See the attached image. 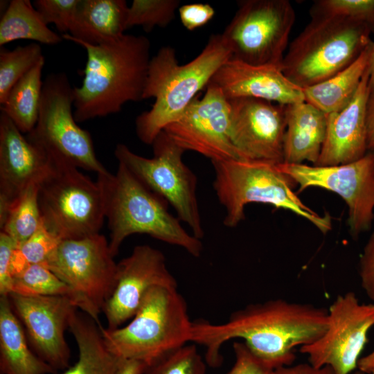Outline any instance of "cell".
<instances>
[{"label": "cell", "mask_w": 374, "mask_h": 374, "mask_svg": "<svg viewBox=\"0 0 374 374\" xmlns=\"http://www.w3.org/2000/svg\"><path fill=\"white\" fill-rule=\"evenodd\" d=\"M328 310L283 299L252 303L233 312L224 323L193 321L190 342L206 348L211 367L221 366L222 345L242 339L251 353L272 369L290 366L297 346L312 344L326 331Z\"/></svg>", "instance_id": "1"}, {"label": "cell", "mask_w": 374, "mask_h": 374, "mask_svg": "<svg viewBox=\"0 0 374 374\" xmlns=\"http://www.w3.org/2000/svg\"><path fill=\"white\" fill-rule=\"evenodd\" d=\"M73 42L87 53L82 84L73 87L76 122L114 114L125 103L143 100L151 59L148 37L124 34L98 45Z\"/></svg>", "instance_id": "2"}, {"label": "cell", "mask_w": 374, "mask_h": 374, "mask_svg": "<svg viewBox=\"0 0 374 374\" xmlns=\"http://www.w3.org/2000/svg\"><path fill=\"white\" fill-rule=\"evenodd\" d=\"M231 57V50L222 33L211 35L200 53L184 64L178 62L174 48H160L150 59L143 93V100L153 98L154 103L135 120L139 140L151 145L167 125L182 115Z\"/></svg>", "instance_id": "3"}, {"label": "cell", "mask_w": 374, "mask_h": 374, "mask_svg": "<svg viewBox=\"0 0 374 374\" xmlns=\"http://www.w3.org/2000/svg\"><path fill=\"white\" fill-rule=\"evenodd\" d=\"M104 202L105 216L110 231L109 249L116 256L123 241L133 234H145L184 249L199 257L200 239L188 233L168 203L147 188L125 166L118 163L115 174L97 175Z\"/></svg>", "instance_id": "4"}, {"label": "cell", "mask_w": 374, "mask_h": 374, "mask_svg": "<svg viewBox=\"0 0 374 374\" xmlns=\"http://www.w3.org/2000/svg\"><path fill=\"white\" fill-rule=\"evenodd\" d=\"M211 163L215 172L213 188L225 209V226H237L245 218L246 206L258 203L290 211L323 234L332 229L331 216L328 213L321 215L306 206L293 190L296 183L278 164L244 159Z\"/></svg>", "instance_id": "5"}, {"label": "cell", "mask_w": 374, "mask_h": 374, "mask_svg": "<svg viewBox=\"0 0 374 374\" xmlns=\"http://www.w3.org/2000/svg\"><path fill=\"white\" fill-rule=\"evenodd\" d=\"M373 27L364 21L312 15L290 44L281 71L302 89L321 82L359 57L373 42Z\"/></svg>", "instance_id": "6"}, {"label": "cell", "mask_w": 374, "mask_h": 374, "mask_svg": "<svg viewBox=\"0 0 374 374\" xmlns=\"http://www.w3.org/2000/svg\"><path fill=\"white\" fill-rule=\"evenodd\" d=\"M193 321L177 288L156 286L145 294L132 320L109 330L100 326L105 341L116 356L148 366L190 342Z\"/></svg>", "instance_id": "7"}, {"label": "cell", "mask_w": 374, "mask_h": 374, "mask_svg": "<svg viewBox=\"0 0 374 374\" xmlns=\"http://www.w3.org/2000/svg\"><path fill=\"white\" fill-rule=\"evenodd\" d=\"M73 87L64 72L43 82L38 119L26 138L53 163L70 165L98 174L108 170L98 159L89 132L75 119Z\"/></svg>", "instance_id": "8"}, {"label": "cell", "mask_w": 374, "mask_h": 374, "mask_svg": "<svg viewBox=\"0 0 374 374\" xmlns=\"http://www.w3.org/2000/svg\"><path fill=\"white\" fill-rule=\"evenodd\" d=\"M51 163L38 188L44 226L60 241L99 233L105 216L98 182L75 167Z\"/></svg>", "instance_id": "9"}, {"label": "cell", "mask_w": 374, "mask_h": 374, "mask_svg": "<svg viewBox=\"0 0 374 374\" xmlns=\"http://www.w3.org/2000/svg\"><path fill=\"white\" fill-rule=\"evenodd\" d=\"M151 145V158L136 154L123 143L116 146L114 153L118 163L171 205L179 220L201 240L204 231L197 196V178L184 162L186 151L163 131Z\"/></svg>", "instance_id": "10"}, {"label": "cell", "mask_w": 374, "mask_h": 374, "mask_svg": "<svg viewBox=\"0 0 374 374\" xmlns=\"http://www.w3.org/2000/svg\"><path fill=\"white\" fill-rule=\"evenodd\" d=\"M222 33L232 59L256 66L281 65L295 21L288 0H242Z\"/></svg>", "instance_id": "11"}, {"label": "cell", "mask_w": 374, "mask_h": 374, "mask_svg": "<svg viewBox=\"0 0 374 374\" xmlns=\"http://www.w3.org/2000/svg\"><path fill=\"white\" fill-rule=\"evenodd\" d=\"M109 241L99 233L61 240L44 263L84 301L88 315L99 314L116 283L117 263Z\"/></svg>", "instance_id": "12"}, {"label": "cell", "mask_w": 374, "mask_h": 374, "mask_svg": "<svg viewBox=\"0 0 374 374\" xmlns=\"http://www.w3.org/2000/svg\"><path fill=\"white\" fill-rule=\"evenodd\" d=\"M299 186L317 187L341 197L348 207L347 224L353 238L368 231L374 221V150L359 159L337 166L278 164Z\"/></svg>", "instance_id": "13"}, {"label": "cell", "mask_w": 374, "mask_h": 374, "mask_svg": "<svg viewBox=\"0 0 374 374\" xmlns=\"http://www.w3.org/2000/svg\"><path fill=\"white\" fill-rule=\"evenodd\" d=\"M328 310L326 331L300 352L316 368L328 366L335 374H350L374 326V303H360L355 292H348L339 295Z\"/></svg>", "instance_id": "14"}, {"label": "cell", "mask_w": 374, "mask_h": 374, "mask_svg": "<svg viewBox=\"0 0 374 374\" xmlns=\"http://www.w3.org/2000/svg\"><path fill=\"white\" fill-rule=\"evenodd\" d=\"M163 131L185 151L197 152L211 162L243 159L231 138L229 100L213 84L209 83L204 95L194 98Z\"/></svg>", "instance_id": "15"}, {"label": "cell", "mask_w": 374, "mask_h": 374, "mask_svg": "<svg viewBox=\"0 0 374 374\" xmlns=\"http://www.w3.org/2000/svg\"><path fill=\"white\" fill-rule=\"evenodd\" d=\"M35 353L57 371L69 367L71 351L65 339L73 312L78 309L66 297L8 296Z\"/></svg>", "instance_id": "16"}, {"label": "cell", "mask_w": 374, "mask_h": 374, "mask_svg": "<svg viewBox=\"0 0 374 374\" xmlns=\"http://www.w3.org/2000/svg\"><path fill=\"white\" fill-rule=\"evenodd\" d=\"M156 286L177 288V282L160 250L148 244L137 245L117 263L115 286L102 310L106 328H118L132 319L145 294Z\"/></svg>", "instance_id": "17"}, {"label": "cell", "mask_w": 374, "mask_h": 374, "mask_svg": "<svg viewBox=\"0 0 374 374\" xmlns=\"http://www.w3.org/2000/svg\"><path fill=\"white\" fill-rule=\"evenodd\" d=\"M229 102L231 138L242 159L283 163L285 105L253 98Z\"/></svg>", "instance_id": "18"}, {"label": "cell", "mask_w": 374, "mask_h": 374, "mask_svg": "<svg viewBox=\"0 0 374 374\" xmlns=\"http://www.w3.org/2000/svg\"><path fill=\"white\" fill-rule=\"evenodd\" d=\"M52 163L3 113L0 114V219L30 186L49 173Z\"/></svg>", "instance_id": "19"}, {"label": "cell", "mask_w": 374, "mask_h": 374, "mask_svg": "<svg viewBox=\"0 0 374 374\" xmlns=\"http://www.w3.org/2000/svg\"><path fill=\"white\" fill-rule=\"evenodd\" d=\"M369 95L368 68L350 101L339 111L328 114L326 137L316 166L345 164L367 153L366 108Z\"/></svg>", "instance_id": "20"}, {"label": "cell", "mask_w": 374, "mask_h": 374, "mask_svg": "<svg viewBox=\"0 0 374 374\" xmlns=\"http://www.w3.org/2000/svg\"><path fill=\"white\" fill-rule=\"evenodd\" d=\"M209 83L217 86L227 100L253 98L284 105L305 100L303 89L291 82L280 68L232 58L217 69Z\"/></svg>", "instance_id": "21"}, {"label": "cell", "mask_w": 374, "mask_h": 374, "mask_svg": "<svg viewBox=\"0 0 374 374\" xmlns=\"http://www.w3.org/2000/svg\"><path fill=\"white\" fill-rule=\"evenodd\" d=\"M284 162L315 165L325 140L328 114L306 101L285 105Z\"/></svg>", "instance_id": "22"}, {"label": "cell", "mask_w": 374, "mask_h": 374, "mask_svg": "<svg viewBox=\"0 0 374 374\" xmlns=\"http://www.w3.org/2000/svg\"><path fill=\"white\" fill-rule=\"evenodd\" d=\"M129 6L125 0H80L69 33L63 39L98 45L125 34Z\"/></svg>", "instance_id": "23"}, {"label": "cell", "mask_w": 374, "mask_h": 374, "mask_svg": "<svg viewBox=\"0 0 374 374\" xmlns=\"http://www.w3.org/2000/svg\"><path fill=\"white\" fill-rule=\"evenodd\" d=\"M0 370L2 374H56L32 350L8 296L0 298Z\"/></svg>", "instance_id": "24"}, {"label": "cell", "mask_w": 374, "mask_h": 374, "mask_svg": "<svg viewBox=\"0 0 374 374\" xmlns=\"http://www.w3.org/2000/svg\"><path fill=\"white\" fill-rule=\"evenodd\" d=\"M101 325L86 313L75 310L69 329L76 341L77 362L62 374H118L121 359L108 348L103 337Z\"/></svg>", "instance_id": "25"}, {"label": "cell", "mask_w": 374, "mask_h": 374, "mask_svg": "<svg viewBox=\"0 0 374 374\" xmlns=\"http://www.w3.org/2000/svg\"><path fill=\"white\" fill-rule=\"evenodd\" d=\"M373 42L346 69L321 82L303 89L305 101L327 114L345 107L354 96L368 68Z\"/></svg>", "instance_id": "26"}, {"label": "cell", "mask_w": 374, "mask_h": 374, "mask_svg": "<svg viewBox=\"0 0 374 374\" xmlns=\"http://www.w3.org/2000/svg\"><path fill=\"white\" fill-rule=\"evenodd\" d=\"M17 39L56 45L62 35L51 30L29 0L9 1L0 20V46Z\"/></svg>", "instance_id": "27"}, {"label": "cell", "mask_w": 374, "mask_h": 374, "mask_svg": "<svg viewBox=\"0 0 374 374\" xmlns=\"http://www.w3.org/2000/svg\"><path fill=\"white\" fill-rule=\"evenodd\" d=\"M45 59L41 60L11 89L1 112L6 115L21 133H29L38 119L43 87Z\"/></svg>", "instance_id": "28"}, {"label": "cell", "mask_w": 374, "mask_h": 374, "mask_svg": "<svg viewBox=\"0 0 374 374\" xmlns=\"http://www.w3.org/2000/svg\"><path fill=\"white\" fill-rule=\"evenodd\" d=\"M10 293L66 297L88 314L87 306L82 298L44 264L30 265L15 276Z\"/></svg>", "instance_id": "29"}, {"label": "cell", "mask_w": 374, "mask_h": 374, "mask_svg": "<svg viewBox=\"0 0 374 374\" xmlns=\"http://www.w3.org/2000/svg\"><path fill=\"white\" fill-rule=\"evenodd\" d=\"M38 188L37 184L27 188L0 219L1 231L12 239L15 247L27 240L42 225Z\"/></svg>", "instance_id": "30"}, {"label": "cell", "mask_w": 374, "mask_h": 374, "mask_svg": "<svg viewBox=\"0 0 374 374\" xmlns=\"http://www.w3.org/2000/svg\"><path fill=\"white\" fill-rule=\"evenodd\" d=\"M44 58L39 43L18 46L13 50H0V105L13 86Z\"/></svg>", "instance_id": "31"}, {"label": "cell", "mask_w": 374, "mask_h": 374, "mask_svg": "<svg viewBox=\"0 0 374 374\" xmlns=\"http://www.w3.org/2000/svg\"><path fill=\"white\" fill-rule=\"evenodd\" d=\"M180 4L178 0H134L128 8L127 28L139 26L149 32L156 26L166 27Z\"/></svg>", "instance_id": "32"}, {"label": "cell", "mask_w": 374, "mask_h": 374, "mask_svg": "<svg viewBox=\"0 0 374 374\" xmlns=\"http://www.w3.org/2000/svg\"><path fill=\"white\" fill-rule=\"evenodd\" d=\"M60 242L42 223L32 236L14 249L10 265L12 279L30 265L44 264Z\"/></svg>", "instance_id": "33"}, {"label": "cell", "mask_w": 374, "mask_h": 374, "mask_svg": "<svg viewBox=\"0 0 374 374\" xmlns=\"http://www.w3.org/2000/svg\"><path fill=\"white\" fill-rule=\"evenodd\" d=\"M143 374H206V365L195 345L186 344L153 362Z\"/></svg>", "instance_id": "34"}, {"label": "cell", "mask_w": 374, "mask_h": 374, "mask_svg": "<svg viewBox=\"0 0 374 374\" xmlns=\"http://www.w3.org/2000/svg\"><path fill=\"white\" fill-rule=\"evenodd\" d=\"M310 12V16L355 19L374 25V0H319Z\"/></svg>", "instance_id": "35"}, {"label": "cell", "mask_w": 374, "mask_h": 374, "mask_svg": "<svg viewBox=\"0 0 374 374\" xmlns=\"http://www.w3.org/2000/svg\"><path fill=\"white\" fill-rule=\"evenodd\" d=\"M80 0H36L33 5L44 22L53 24L62 34L69 33Z\"/></svg>", "instance_id": "36"}, {"label": "cell", "mask_w": 374, "mask_h": 374, "mask_svg": "<svg viewBox=\"0 0 374 374\" xmlns=\"http://www.w3.org/2000/svg\"><path fill=\"white\" fill-rule=\"evenodd\" d=\"M235 363L227 374H271L274 369L254 356L244 342L233 344Z\"/></svg>", "instance_id": "37"}, {"label": "cell", "mask_w": 374, "mask_h": 374, "mask_svg": "<svg viewBox=\"0 0 374 374\" xmlns=\"http://www.w3.org/2000/svg\"><path fill=\"white\" fill-rule=\"evenodd\" d=\"M180 21L188 30H194L208 24L215 11L208 3H190L180 6L178 9Z\"/></svg>", "instance_id": "38"}, {"label": "cell", "mask_w": 374, "mask_h": 374, "mask_svg": "<svg viewBox=\"0 0 374 374\" xmlns=\"http://www.w3.org/2000/svg\"><path fill=\"white\" fill-rule=\"evenodd\" d=\"M361 285L374 303V231L367 240L359 262Z\"/></svg>", "instance_id": "39"}, {"label": "cell", "mask_w": 374, "mask_h": 374, "mask_svg": "<svg viewBox=\"0 0 374 374\" xmlns=\"http://www.w3.org/2000/svg\"><path fill=\"white\" fill-rule=\"evenodd\" d=\"M15 245L12 239L0 232V295L8 296L11 292L12 276L10 271L11 257Z\"/></svg>", "instance_id": "40"}, {"label": "cell", "mask_w": 374, "mask_h": 374, "mask_svg": "<svg viewBox=\"0 0 374 374\" xmlns=\"http://www.w3.org/2000/svg\"><path fill=\"white\" fill-rule=\"evenodd\" d=\"M271 374H335L333 370L325 366L316 368L309 363L285 366L273 370Z\"/></svg>", "instance_id": "41"}, {"label": "cell", "mask_w": 374, "mask_h": 374, "mask_svg": "<svg viewBox=\"0 0 374 374\" xmlns=\"http://www.w3.org/2000/svg\"><path fill=\"white\" fill-rule=\"evenodd\" d=\"M368 151L374 150V93H370L366 108Z\"/></svg>", "instance_id": "42"}, {"label": "cell", "mask_w": 374, "mask_h": 374, "mask_svg": "<svg viewBox=\"0 0 374 374\" xmlns=\"http://www.w3.org/2000/svg\"><path fill=\"white\" fill-rule=\"evenodd\" d=\"M147 366L139 360L121 359L118 374H143Z\"/></svg>", "instance_id": "43"}, {"label": "cell", "mask_w": 374, "mask_h": 374, "mask_svg": "<svg viewBox=\"0 0 374 374\" xmlns=\"http://www.w3.org/2000/svg\"><path fill=\"white\" fill-rule=\"evenodd\" d=\"M357 368L359 371L366 374H371L374 371V350L367 355L359 358Z\"/></svg>", "instance_id": "44"}, {"label": "cell", "mask_w": 374, "mask_h": 374, "mask_svg": "<svg viewBox=\"0 0 374 374\" xmlns=\"http://www.w3.org/2000/svg\"><path fill=\"white\" fill-rule=\"evenodd\" d=\"M370 93H374V42H373L368 66Z\"/></svg>", "instance_id": "45"}, {"label": "cell", "mask_w": 374, "mask_h": 374, "mask_svg": "<svg viewBox=\"0 0 374 374\" xmlns=\"http://www.w3.org/2000/svg\"><path fill=\"white\" fill-rule=\"evenodd\" d=\"M350 374H366V373H363V372L358 370V371H353Z\"/></svg>", "instance_id": "46"}, {"label": "cell", "mask_w": 374, "mask_h": 374, "mask_svg": "<svg viewBox=\"0 0 374 374\" xmlns=\"http://www.w3.org/2000/svg\"><path fill=\"white\" fill-rule=\"evenodd\" d=\"M371 374H374V371Z\"/></svg>", "instance_id": "47"}]
</instances>
